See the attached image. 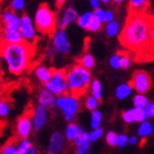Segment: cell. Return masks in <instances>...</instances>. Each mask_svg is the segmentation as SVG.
<instances>
[{
  "mask_svg": "<svg viewBox=\"0 0 154 154\" xmlns=\"http://www.w3.org/2000/svg\"><path fill=\"white\" fill-rule=\"evenodd\" d=\"M10 111V105L6 99H2L0 103V116L1 118H6L7 116L9 115Z\"/></svg>",
  "mask_w": 154,
  "mask_h": 154,
  "instance_id": "34",
  "label": "cell"
},
{
  "mask_svg": "<svg viewBox=\"0 0 154 154\" xmlns=\"http://www.w3.org/2000/svg\"><path fill=\"white\" fill-rule=\"evenodd\" d=\"M137 142H138V139L135 137H130L129 138V144H135Z\"/></svg>",
  "mask_w": 154,
  "mask_h": 154,
  "instance_id": "48",
  "label": "cell"
},
{
  "mask_svg": "<svg viewBox=\"0 0 154 154\" xmlns=\"http://www.w3.org/2000/svg\"><path fill=\"white\" fill-rule=\"evenodd\" d=\"M130 85L132 86V88L138 91L139 94H145L146 91L150 90L152 86V79L150 75L146 73L145 71L142 69H138L135 71L132 75V78L130 80Z\"/></svg>",
  "mask_w": 154,
  "mask_h": 154,
  "instance_id": "7",
  "label": "cell"
},
{
  "mask_svg": "<svg viewBox=\"0 0 154 154\" xmlns=\"http://www.w3.org/2000/svg\"><path fill=\"white\" fill-rule=\"evenodd\" d=\"M82 131H83V130L79 128V125H76V123H71V125L67 127V129H66V133H65V135H66V138H67L68 140L74 141L75 139L77 138V135L79 134Z\"/></svg>",
  "mask_w": 154,
  "mask_h": 154,
  "instance_id": "21",
  "label": "cell"
},
{
  "mask_svg": "<svg viewBox=\"0 0 154 154\" xmlns=\"http://www.w3.org/2000/svg\"><path fill=\"white\" fill-rule=\"evenodd\" d=\"M53 44H54L55 51H57L60 54H67L69 52L71 45L68 42L64 30L58 29L53 35Z\"/></svg>",
  "mask_w": 154,
  "mask_h": 154,
  "instance_id": "11",
  "label": "cell"
},
{
  "mask_svg": "<svg viewBox=\"0 0 154 154\" xmlns=\"http://www.w3.org/2000/svg\"><path fill=\"white\" fill-rule=\"evenodd\" d=\"M77 19H78V17H77L76 10L74 8L69 7V8H67V9L65 10L64 14L62 16L61 20L58 21V29L64 30L71 22L77 21Z\"/></svg>",
  "mask_w": 154,
  "mask_h": 154,
  "instance_id": "14",
  "label": "cell"
},
{
  "mask_svg": "<svg viewBox=\"0 0 154 154\" xmlns=\"http://www.w3.org/2000/svg\"><path fill=\"white\" fill-rule=\"evenodd\" d=\"M2 20V32H12L20 31L21 26V18L13 12L12 9H6L1 16Z\"/></svg>",
  "mask_w": 154,
  "mask_h": 154,
  "instance_id": "9",
  "label": "cell"
},
{
  "mask_svg": "<svg viewBox=\"0 0 154 154\" xmlns=\"http://www.w3.org/2000/svg\"><path fill=\"white\" fill-rule=\"evenodd\" d=\"M45 89L51 91L53 95L64 96L68 95L67 80H66V71L65 69H54L51 80L45 84Z\"/></svg>",
  "mask_w": 154,
  "mask_h": 154,
  "instance_id": "5",
  "label": "cell"
},
{
  "mask_svg": "<svg viewBox=\"0 0 154 154\" xmlns=\"http://www.w3.org/2000/svg\"><path fill=\"white\" fill-rule=\"evenodd\" d=\"M55 98L54 95L48 91L46 89H43L40 93V96H38V103L41 105V107L43 108H51L53 105L55 103Z\"/></svg>",
  "mask_w": 154,
  "mask_h": 154,
  "instance_id": "17",
  "label": "cell"
},
{
  "mask_svg": "<svg viewBox=\"0 0 154 154\" xmlns=\"http://www.w3.org/2000/svg\"><path fill=\"white\" fill-rule=\"evenodd\" d=\"M78 64H79L80 66H83L84 68H86V69L93 68L94 65H95V60H94V56H91L90 54L84 55L83 57L78 60Z\"/></svg>",
  "mask_w": 154,
  "mask_h": 154,
  "instance_id": "26",
  "label": "cell"
},
{
  "mask_svg": "<svg viewBox=\"0 0 154 154\" xmlns=\"http://www.w3.org/2000/svg\"><path fill=\"white\" fill-rule=\"evenodd\" d=\"M63 142H64V137L62 135L61 132H54L51 137L50 140V144L48 146V154H57L63 146Z\"/></svg>",
  "mask_w": 154,
  "mask_h": 154,
  "instance_id": "13",
  "label": "cell"
},
{
  "mask_svg": "<svg viewBox=\"0 0 154 154\" xmlns=\"http://www.w3.org/2000/svg\"><path fill=\"white\" fill-rule=\"evenodd\" d=\"M113 21V13L110 11V10H105V13H103V22L110 23Z\"/></svg>",
  "mask_w": 154,
  "mask_h": 154,
  "instance_id": "42",
  "label": "cell"
},
{
  "mask_svg": "<svg viewBox=\"0 0 154 154\" xmlns=\"http://www.w3.org/2000/svg\"><path fill=\"white\" fill-rule=\"evenodd\" d=\"M85 106H86L87 109L95 111L97 106H98V100L93 96H88L86 98V101H85Z\"/></svg>",
  "mask_w": 154,
  "mask_h": 154,
  "instance_id": "33",
  "label": "cell"
},
{
  "mask_svg": "<svg viewBox=\"0 0 154 154\" xmlns=\"http://www.w3.org/2000/svg\"><path fill=\"white\" fill-rule=\"evenodd\" d=\"M35 54L34 44L26 41L18 44H1V56L7 64L10 74L21 75L31 65Z\"/></svg>",
  "mask_w": 154,
  "mask_h": 154,
  "instance_id": "2",
  "label": "cell"
},
{
  "mask_svg": "<svg viewBox=\"0 0 154 154\" xmlns=\"http://www.w3.org/2000/svg\"><path fill=\"white\" fill-rule=\"evenodd\" d=\"M145 112H146V116L148 117H151V118H154V103H149V105L145 107Z\"/></svg>",
  "mask_w": 154,
  "mask_h": 154,
  "instance_id": "44",
  "label": "cell"
},
{
  "mask_svg": "<svg viewBox=\"0 0 154 154\" xmlns=\"http://www.w3.org/2000/svg\"><path fill=\"white\" fill-rule=\"evenodd\" d=\"M100 28H101V21L98 19H96L95 17H94L93 21L90 22L89 26H88V31H90V32H96L97 30H99Z\"/></svg>",
  "mask_w": 154,
  "mask_h": 154,
  "instance_id": "37",
  "label": "cell"
},
{
  "mask_svg": "<svg viewBox=\"0 0 154 154\" xmlns=\"http://www.w3.org/2000/svg\"><path fill=\"white\" fill-rule=\"evenodd\" d=\"M55 106L63 111L65 119L69 122L74 121L75 117L78 112V109H79L78 98L71 96V95L57 97L55 100Z\"/></svg>",
  "mask_w": 154,
  "mask_h": 154,
  "instance_id": "6",
  "label": "cell"
},
{
  "mask_svg": "<svg viewBox=\"0 0 154 154\" xmlns=\"http://www.w3.org/2000/svg\"><path fill=\"white\" fill-rule=\"evenodd\" d=\"M24 42L22 34L20 31H12V32H2L1 36V44H18Z\"/></svg>",
  "mask_w": 154,
  "mask_h": 154,
  "instance_id": "16",
  "label": "cell"
},
{
  "mask_svg": "<svg viewBox=\"0 0 154 154\" xmlns=\"http://www.w3.org/2000/svg\"><path fill=\"white\" fill-rule=\"evenodd\" d=\"M100 122H101V112L98 110H95L91 112V121H90V125L94 128V130L99 128Z\"/></svg>",
  "mask_w": 154,
  "mask_h": 154,
  "instance_id": "30",
  "label": "cell"
},
{
  "mask_svg": "<svg viewBox=\"0 0 154 154\" xmlns=\"http://www.w3.org/2000/svg\"><path fill=\"white\" fill-rule=\"evenodd\" d=\"M24 7V1L23 0H13L11 1L10 9L12 10H21Z\"/></svg>",
  "mask_w": 154,
  "mask_h": 154,
  "instance_id": "40",
  "label": "cell"
},
{
  "mask_svg": "<svg viewBox=\"0 0 154 154\" xmlns=\"http://www.w3.org/2000/svg\"><path fill=\"white\" fill-rule=\"evenodd\" d=\"M32 113H33L32 106L30 105L26 109V111L20 116L18 121H17V125H16L17 137L22 139L23 141L28 138V135H29L30 131H31V127H32L31 117H32Z\"/></svg>",
  "mask_w": 154,
  "mask_h": 154,
  "instance_id": "8",
  "label": "cell"
},
{
  "mask_svg": "<svg viewBox=\"0 0 154 154\" xmlns=\"http://www.w3.org/2000/svg\"><path fill=\"white\" fill-rule=\"evenodd\" d=\"M20 33L22 34L23 38L26 43L30 44H34V42L36 40L35 36V29L33 26V23L31 19L29 18L28 14L23 13V16L21 17V26H20Z\"/></svg>",
  "mask_w": 154,
  "mask_h": 154,
  "instance_id": "10",
  "label": "cell"
},
{
  "mask_svg": "<svg viewBox=\"0 0 154 154\" xmlns=\"http://www.w3.org/2000/svg\"><path fill=\"white\" fill-rule=\"evenodd\" d=\"M101 135H103V129H95L91 133H90V141H96L98 139L101 138Z\"/></svg>",
  "mask_w": 154,
  "mask_h": 154,
  "instance_id": "41",
  "label": "cell"
},
{
  "mask_svg": "<svg viewBox=\"0 0 154 154\" xmlns=\"http://www.w3.org/2000/svg\"><path fill=\"white\" fill-rule=\"evenodd\" d=\"M118 30H119V24H118V22H116V21H112V22H110V23H107L106 33L109 36L116 35V34L118 33Z\"/></svg>",
  "mask_w": 154,
  "mask_h": 154,
  "instance_id": "31",
  "label": "cell"
},
{
  "mask_svg": "<svg viewBox=\"0 0 154 154\" xmlns=\"http://www.w3.org/2000/svg\"><path fill=\"white\" fill-rule=\"evenodd\" d=\"M154 17L149 12H138L129 10L123 29L119 34L120 44L133 54L138 62L148 46L149 35Z\"/></svg>",
  "mask_w": 154,
  "mask_h": 154,
  "instance_id": "1",
  "label": "cell"
},
{
  "mask_svg": "<svg viewBox=\"0 0 154 154\" xmlns=\"http://www.w3.org/2000/svg\"><path fill=\"white\" fill-rule=\"evenodd\" d=\"M94 19V13L91 12H86L82 14L80 17H78V19H77V23H78V26L80 28H83V29H88V26H89L90 22L93 21Z\"/></svg>",
  "mask_w": 154,
  "mask_h": 154,
  "instance_id": "22",
  "label": "cell"
},
{
  "mask_svg": "<svg viewBox=\"0 0 154 154\" xmlns=\"http://www.w3.org/2000/svg\"><path fill=\"white\" fill-rule=\"evenodd\" d=\"M32 149L31 143L28 140L20 142L19 145L17 146V154H29L30 150Z\"/></svg>",
  "mask_w": 154,
  "mask_h": 154,
  "instance_id": "29",
  "label": "cell"
},
{
  "mask_svg": "<svg viewBox=\"0 0 154 154\" xmlns=\"http://www.w3.org/2000/svg\"><path fill=\"white\" fill-rule=\"evenodd\" d=\"M52 74H53V68H46L44 66L36 68L35 75L38 79L41 80L42 83L48 84L52 78Z\"/></svg>",
  "mask_w": 154,
  "mask_h": 154,
  "instance_id": "18",
  "label": "cell"
},
{
  "mask_svg": "<svg viewBox=\"0 0 154 154\" xmlns=\"http://www.w3.org/2000/svg\"><path fill=\"white\" fill-rule=\"evenodd\" d=\"M129 7L131 11H138V12H146V8L149 7L148 1L144 0H131L129 2Z\"/></svg>",
  "mask_w": 154,
  "mask_h": 154,
  "instance_id": "20",
  "label": "cell"
},
{
  "mask_svg": "<svg viewBox=\"0 0 154 154\" xmlns=\"http://www.w3.org/2000/svg\"><path fill=\"white\" fill-rule=\"evenodd\" d=\"M48 116H46V110L43 107H38L35 110V112L33 115V128L35 131H38L44 125L46 122Z\"/></svg>",
  "mask_w": 154,
  "mask_h": 154,
  "instance_id": "15",
  "label": "cell"
},
{
  "mask_svg": "<svg viewBox=\"0 0 154 154\" xmlns=\"http://www.w3.org/2000/svg\"><path fill=\"white\" fill-rule=\"evenodd\" d=\"M35 28L38 32L45 35H54L56 28V16L46 3L40 5L34 18Z\"/></svg>",
  "mask_w": 154,
  "mask_h": 154,
  "instance_id": "4",
  "label": "cell"
},
{
  "mask_svg": "<svg viewBox=\"0 0 154 154\" xmlns=\"http://www.w3.org/2000/svg\"><path fill=\"white\" fill-rule=\"evenodd\" d=\"M106 141L109 145H111V146H115V145H117L118 135L116 134L115 132H112V131L108 132V133H107V135H106Z\"/></svg>",
  "mask_w": 154,
  "mask_h": 154,
  "instance_id": "36",
  "label": "cell"
},
{
  "mask_svg": "<svg viewBox=\"0 0 154 154\" xmlns=\"http://www.w3.org/2000/svg\"><path fill=\"white\" fill-rule=\"evenodd\" d=\"M120 63H121V56H120V54L113 55L112 57L110 58V65H111L112 68L120 67Z\"/></svg>",
  "mask_w": 154,
  "mask_h": 154,
  "instance_id": "38",
  "label": "cell"
},
{
  "mask_svg": "<svg viewBox=\"0 0 154 154\" xmlns=\"http://www.w3.org/2000/svg\"><path fill=\"white\" fill-rule=\"evenodd\" d=\"M73 142H74V144H76L77 148L82 146V145L90 144V134H88L86 131H82Z\"/></svg>",
  "mask_w": 154,
  "mask_h": 154,
  "instance_id": "24",
  "label": "cell"
},
{
  "mask_svg": "<svg viewBox=\"0 0 154 154\" xmlns=\"http://www.w3.org/2000/svg\"><path fill=\"white\" fill-rule=\"evenodd\" d=\"M90 144H86V145H82V146H78L76 150V154H86L88 149H89Z\"/></svg>",
  "mask_w": 154,
  "mask_h": 154,
  "instance_id": "46",
  "label": "cell"
},
{
  "mask_svg": "<svg viewBox=\"0 0 154 154\" xmlns=\"http://www.w3.org/2000/svg\"><path fill=\"white\" fill-rule=\"evenodd\" d=\"M68 95L79 98L85 95L88 87H90V73L79 64L72 66L66 71Z\"/></svg>",
  "mask_w": 154,
  "mask_h": 154,
  "instance_id": "3",
  "label": "cell"
},
{
  "mask_svg": "<svg viewBox=\"0 0 154 154\" xmlns=\"http://www.w3.org/2000/svg\"><path fill=\"white\" fill-rule=\"evenodd\" d=\"M120 56H121V63H120V67H122V68L129 67V65H130V62H131V58H130V56H129L127 53H125V54H121Z\"/></svg>",
  "mask_w": 154,
  "mask_h": 154,
  "instance_id": "39",
  "label": "cell"
},
{
  "mask_svg": "<svg viewBox=\"0 0 154 154\" xmlns=\"http://www.w3.org/2000/svg\"><path fill=\"white\" fill-rule=\"evenodd\" d=\"M122 119H123V121L127 122V123L134 122L135 121L134 109H129V110H127V111H123V112H122Z\"/></svg>",
  "mask_w": 154,
  "mask_h": 154,
  "instance_id": "32",
  "label": "cell"
},
{
  "mask_svg": "<svg viewBox=\"0 0 154 154\" xmlns=\"http://www.w3.org/2000/svg\"><path fill=\"white\" fill-rule=\"evenodd\" d=\"M90 91H91V96L95 97L98 101L101 100V84L99 80H93V83L90 85Z\"/></svg>",
  "mask_w": 154,
  "mask_h": 154,
  "instance_id": "25",
  "label": "cell"
},
{
  "mask_svg": "<svg viewBox=\"0 0 154 154\" xmlns=\"http://www.w3.org/2000/svg\"><path fill=\"white\" fill-rule=\"evenodd\" d=\"M132 86L130 85V83L127 84H121L120 86L117 87L116 89V96L119 99H125V97H128L132 91Z\"/></svg>",
  "mask_w": 154,
  "mask_h": 154,
  "instance_id": "19",
  "label": "cell"
},
{
  "mask_svg": "<svg viewBox=\"0 0 154 154\" xmlns=\"http://www.w3.org/2000/svg\"><path fill=\"white\" fill-rule=\"evenodd\" d=\"M16 139H10L9 141L6 142L1 149V154H17V148L14 146Z\"/></svg>",
  "mask_w": 154,
  "mask_h": 154,
  "instance_id": "28",
  "label": "cell"
},
{
  "mask_svg": "<svg viewBox=\"0 0 154 154\" xmlns=\"http://www.w3.org/2000/svg\"><path fill=\"white\" fill-rule=\"evenodd\" d=\"M133 105H134L135 108H140V109H145V107L148 106V99L144 95H141L139 94L137 96L133 97Z\"/></svg>",
  "mask_w": 154,
  "mask_h": 154,
  "instance_id": "27",
  "label": "cell"
},
{
  "mask_svg": "<svg viewBox=\"0 0 154 154\" xmlns=\"http://www.w3.org/2000/svg\"><path fill=\"white\" fill-rule=\"evenodd\" d=\"M152 133V125L150 122L143 121L140 123L138 128V134L141 137L142 139L146 138L148 135H150Z\"/></svg>",
  "mask_w": 154,
  "mask_h": 154,
  "instance_id": "23",
  "label": "cell"
},
{
  "mask_svg": "<svg viewBox=\"0 0 154 154\" xmlns=\"http://www.w3.org/2000/svg\"><path fill=\"white\" fill-rule=\"evenodd\" d=\"M135 113V122H143L145 121V118L148 117L144 109H140V108H134Z\"/></svg>",
  "mask_w": 154,
  "mask_h": 154,
  "instance_id": "35",
  "label": "cell"
},
{
  "mask_svg": "<svg viewBox=\"0 0 154 154\" xmlns=\"http://www.w3.org/2000/svg\"><path fill=\"white\" fill-rule=\"evenodd\" d=\"M35 153H36L35 148H32L31 150H30V153H29V154H35Z\"/></svg>",
  "mask_w": 154,
  "mask_h": 154,
  "instance_id": "49",
  "label": "cell"
},
{
  "mask_svg": "<svg viewBox=\"0 0 154 154\" xmlns=\"http://www.w3.org/2000/svg\"><path fill=\"white\" fill-rule=\"evenodd\" d=\"M90 5H91V7H93L95 10L99 9V1H97V0H91V1H90Z\"/></svg>",
  "mask_w": 154,
  "mask_h": 154,
  "instance_id": "47",
  "label": "cell"
},
{
  "mask_svg": "<svg viewBox=\"0 0 154 154\" xmlns=\"http://www.w3.org/2000/svg\"><path fill=\"white\" fill-rule=\"evenodd\" d=\"M127 142H129V138L127 137L125 134H120L118 135V141H117V144L119 145V146H125V144H127Z\"/></svg>",
  "mask_w": 154,
  "mask_h": 154,
  "instance_id": "43",
  "label": "cell"
},
{
  "mask_svg": "<svg viewBox=\"0 0 154 154\" xmlns=\"http://www.w3.org/2000/svg\"><path fill=\"white\" fill-rule=\"evenodd\" d=\"M154 60V21L151 24L150 29V35H149L148 46L145 48L144 53L139 57L138 62H146Z\"/></svg>",
  "mask_w": 154,
  "mask_h": 154,
  "instance_id": "12",
  "label": "cell"
},
{
  "mask_svg": "<svg viewBox=\"0 0 154 154\" xmlns=\"http://www.w3.org/2000/svg\"><path fill=\"white\" fill-rule=\"evenodd\" d=\"M103 13H105V10H103V9H97V10H95V11H94V17H95L96 19L100 20V21L103 22Z\"/></svg>",
  "mask_w": 154,
  "mask_h": 154,
  "instance_id": "45",
  "label": "cell"
}]
</instances>
